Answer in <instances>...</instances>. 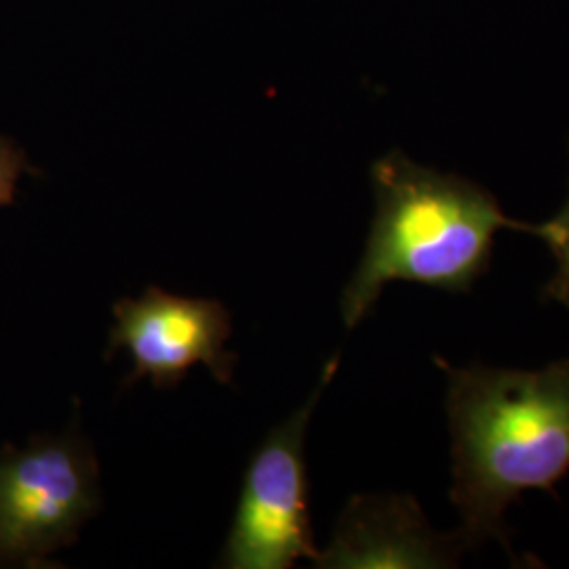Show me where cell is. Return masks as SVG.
Masks as SVG:
<instances>
[{
  "label": "cell",
  "instance_id": "1",
  "mask_svg": "<svg viewBox=\"0 0 569 569\" xmlns=\"http://www.w3.org/2000/svg\"><path fill=\"white\" fill-rule=\"evenodd\" d=\"M451 502L468 549L498 540L509 549L505 512L528 489L555 491L569 472V359L540 371L451 367Z\"/></svg>",
  "mask_w": 569,
  "mask_h": 569
},
{
  "label": "cell",
  "instance_id": "2",
  "mask_svg": "<svg viewBox=\"0 0 569 569\" xmlns=\"http://www.w3.org/2000/svg\"><path fill=\"white\" fill-rule=\"evenodd\" d=\"M376 216L363 258L342 293V319L359 326L392 281L448 293L470 291L488 272L496 232L533 234L505 216L486 188L390 152L371 167Z\"/></svg>",
  "mask_w": 569,
  "mask_h": 569
},
{
  "label": "cell",
  "instance_id": "3",
  "mask_svg": "<svg viewBox=\"0 0 569 569\" xmlns=\"http://www.w3.org/2000/svg\"><path fill=\"white\" fill-rule=\"evenodd\" d=\"M100 467L74 430L0 449V568H44L98 512Z\"/></svg>",
  "mask_w": 569,
  "mask_h": 569
},
{
  "label": "cell",
  "instance_id": "4",
  "mask_svg": "<svg viewBox=\"0 0 569 569\" xmlns=\"http://www.w3.org/2000/svg\"><path fill=\"white\" fill-rule=\"evenodd\" d=\"M338 369L327 363L319 387L281 427H274L253 453L220 568L287 569L298 559L317 561L308 517L305 439L315 407Z\"/></svg>",
  "mask_w": 569,
  "mask_h": 569
},
{
  "label": "cell",
  "instance_id": "5",
  "mask_svg": "<svg viewBox=\"0 0 569 569\" xmlns=\"http://www.w3.org/2000/svg\"><path fill=\"white\" fill-rule=\"evenodd\" d=\"M106 359L127 348L136 369L124 387L150 378L157 388L178 387L190 367L203 363L218 382L230 385L237 352H228L232 336L230 310L218 300L182 298L148 287L138 300L122 298L112 306Z\"/></svg>",
  "mask_w": 569,
  "mask_h": 569
},
{
  "label": "cell",
  "instance_id": "6",
  "mask_svg": "<svg viewBox=\"0 0 569 569\" xmlns=\"http://www.w3.org/2000/svg\"><path fill=\"white\" fill-rule=\"evenodd\" d=\"M467 542L456 531L437 533L411 496H355L317 568H453Z\"/></svg>",
  "mask_w": 569,
  "mask_h": 569
},
{
  "label": "cell",
  "instance_id": "7",
  "mask_svg": "<svg viewBox=\"0 0 569 569\" xmlns=\"http://www.w3.org/2000/svg\"><path fill=\"white\" fill-rule=\"evenodd\" d=\"M533 234L549 244L557 260V270L542 293L545 298L555 300L569 310V199L557 218L542 224H533Z\"/></svg>",
  "mask_w": 569,
  "mask_h": 569
},
{
  "label": "cell",
  "instance_id": "8",
  "mask_svg": "<svg viewBox=\"0 0 569 569\" xmlns=\"http://www.w3.org/2000/svg\"><path fill=\"white\" fill-rule=\"evenodd\" d=\"M37 173L23 148L11 138L0 136V207L16 203V188L23 173Z\"/></svg>",
  "mask_w": 569,
  "mask_h": 569
}]
</instances>
